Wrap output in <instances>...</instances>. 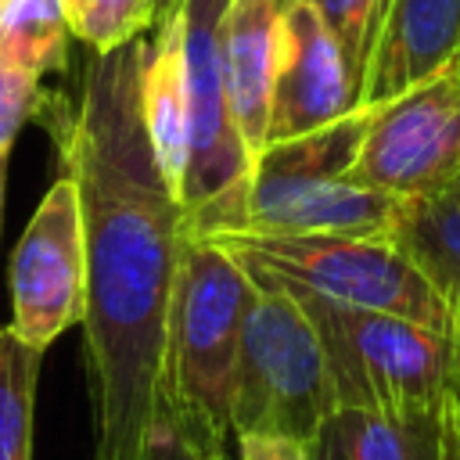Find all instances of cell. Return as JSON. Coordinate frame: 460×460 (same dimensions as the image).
<instances>
[{
    "instance_id": "obj_18",
    "label": "cell",
    "mask_w": 460,
    "mask_h": 460,
    "mask_svg": "<svg viewBox=\"0 0 460 460\" xmlns=\"http://www.w3.org/2000/svg\"><path fill=\"white\" fill-rule=\"evenodd\" d=\"M158 0H75L72 36L83 40L93 54H104L151 29L158 22Z\"/></svg>"
},
{
    "instance_id": "obj_27",
    "label": "cell",
    "mask_w": 460,
    "mask_h": 460,
    "mask_svg": "<svg viewBox=\"0 0 460 460\" xmlns=\"http://www.w3.org/2000/svg\"><path fill=\"white\" fill-rule=\"evenodd\" d=\"M381 7H385V0H377V11H374V25H377V14H381ZM370 36H374V29H370ZM370 47V43H367Z\"/></svg>"
},
{
    "instance_id": "obj_4",
    "label": "cell",
    "mask_w": 460,
    "mask_h": 460,
    "mask_svg": "<svg viewBox=\"0 0 460 460\" xmlns=\"http://www.w3.org/2000/svg\"><path fill=\"white\" fill-rule=\"evenodd\" d=\"M288 291L302 302L320 334L334 410L392 417L446 413L456 377L453 334L428 331L402 316L338 305L295 288Z\"/></svg>"
},
{
    "instance_id": "obj_7",
    "label": "cell",
    "mask_w": 460,
    "mask_h": 460,
    "mask_svg": "<svg viewBox=\"0 0 460 460\" xmlns=\"http://www.w3.org/2000/svg\"><path fill=\"white\" fill-rule=\"evenodd\" d=\"M345 176L399 201H420L453 183L460 176V61L359 111Z\"/></svg>"
},
{
    "instance_id": "obj_31",
    "label": "cell",
    "mask_w": 460,
    "mask_h": 460,
    "mask_svg": "<svg viewBox=\"0 0 460 460\" xmlns=\"http://www.w3.org/2000/svg\"><path fill=\"white\" fill-rule=\"evenodd\" d=\"M0 11H4V4H0Z\"/></svg>"
},
{
    "instance_id": "obj_25",
    "label": "cell",
    "mask_w": 460,
    "mask_h": 460,
    "mask_svg": "<svg viewBox=\"0 0 460 460\" xmlns=\"http://www.w3.org/2000/svg\"><path fill=\"white\" fill-rule=\"evenodd\" d=\"M313 456H316V460H345V456L338 453V446H334L323 431H320V438H316V446H313Z\"/></svg>"
},
{
    "instance_id": "obj_19",
    "label": "cell",
    "mask_w": 460,
    "mask_h": 460,
    "mask_svg": "<svg viewBox=\"0 0 460 460\" xmlns=\"http://www.w3.org/2000/svg\"><path fill=\"white\" fill-rule=\"evenodd\" d=\"M40 79L43 75H36L32 68L0 54V155H11V144L22 133V126L40 115L43 104Z\"/></svg>"
},
{
    "instance_id": "obj_29",
    "label": "cell",
    "mask_w": 460,
    "mask_h": 460,
    "mask_svg": "<svg viewBox=\"0 0 460 460\" xmlns=\"http://www.w3.org/2000/svg\"><path fill=\"white\" fill-rule=\"evenodd\" d=\"M158 4H162V7H165V0H158ZM158 14H162V11H158Z\"/></svg>"
},
{
    "instance_id": "obj_11",
    "label": "cell",
    "mask_w": 460,
    "mask_h": 460,
    "mask_svg": "<svg viewBox=\"0 0 460 460\" xmlns=\"http://www.w3.org/2000/svg\"><path fill=\"white\" fill-rule=\"evenodd\" d=\"M460 61V0H385L352 111H367Z\"/></svg>"
},
{
    "instance_id": "obj_14",
    "label": "cell",
    "mask_w": 460,
    "mask_h": 460,
    "mask_svg": "<svg viewBox=\"0 0 460 460\" xmlns=\"http://www.w3.org/2000/svg\"><path fill=\"white\" fill-rule=\"evenodd\" d=\"M392 241L442 291L449 309L460 305V176L431 198L406 201Z\"/></svg>"
},
{
    "instance_id": "obj_2",
    "label": "cell",
    "mask_w": 460,
    "mask_h": 460,
    "mask_svg": "<svg viewBox=\"0 0 460 460\" xmlns=\"http://www.w3.org/2000/svg\"><path fill=\"white\" fill-rule=\"evenodd\" d=\"M356 140H359V111L345 115L341 122L320 133L262 147L252 169L244 172V180H237L219 198L187 208L190 234L392 237L406 201L352 183L345 176L356 155Z\"/></svg>"
},
{
    "instance_id": "obj_23",
    "label": "cell",
    "mask_w": 460,
    "mask_h": 460,
    "mask_svg": "<svg viewBox=\"0 0 460 460\" xmlns=\"http://www.w3.org/2000/svg\"><path fill=\"white\" fill-rule=\"evenodd\" d=\"M453 345H456V377H453V395H449V420L460 431V305H453Z\"/></svg>"
},
{
    "instance_id": "obj_20",
    "label": "cell",
    "mask_w": 460,
    "mask_h": 460,
    "mask_svg": "<svg viewBox=\"0 0 460 460\" xmlns=\"http://www.w3.org/2000/svg\"><path fill=\"white\" fill-rule=\"evenodd\" d=\"M305 4H313V7L320 11V18H323L327 29L334 32V40L341 43L345 61H349V68H352V83L359 86L377 0H305ZM352 101H356V97H352Z\"/></svg>"
},
{
    "instance_id": "obj_17",
    "label": "cell",
    "mask_w": 460,
    "mask_h": 460,
    "mask_svg": "<svg viewBox=\"0 0 460 460\" xmlns=\"http://www.w3.org/2000/svg\"><path fill=\"white\" fill-rule=\"evenodd\" d=\"M43 352L0 327V460H32V406Z\"/></svg>"
},
{
    "instance_id": "obj_22",
    "label": "cell",
    "mask_w": 460,
    "mask_h": 460,
    "mask_svg": "<svg viewBox=\"0 0 460 460\" xmlns=\"http://www.w3.org/2000/svg\"><path fill=\"white\" fill-rule=\"evenodd\" d=\"M144 460H190V453L183 449V442L176 438V431L162 420H155V431L147 438V449H144Z\"/></svg>"
},
{
    "instance_id": "obj_21",
    "label": "cell",
    "mask_w": 460,
    "mask_h": 460,
    "mask_svg": "<svg viewBox=\"0 0 460 460\" xmlns=\"http://www.w3.org/2000/svg\"><path fill=\"white\" fill-rule=\"evenodd\" d=\"M237 460H316L309 442L284 438V435H237Z\"/></svg>"
},
{
    "instance_id": "obj_13",
    "label": "cell",
    "mask_w": 460,
    "mask_h": 460,
    "mask_svg": "<svg viewBox=\"0 0 460 460\" xmlns=\"http://www.w3.org/2000/svg\"><path fill=\"white\" fill-rule=\"evenodd\" d=\"M140 119L155 165L169 194L183 205L187 180V65H183V7L158 14L155 36L140 50ZM187 208V205H183Z\"/></svg>"
},
{
    "instance_id": "obj_12",
    "label": "cell",
    "mask_w": 460,
    "mask_h": 460,
    "mask_svg": "<svg viewBox=\"0 0 460 460\" xmlns=\"http://www.w3.org/2000/svg\"><path fill=\"white\" fill-rule=\"evenodd\" d=\"M284 50L280 0H226L219 14V68L237 137L255 162L266 144L270 93Z\"/></svg>"
},
{
    "instance_id": "obj_1",
    "label": "cell",
    "mask_w": 460,
    "mask_h": 460,
    "mask_svg": "<svg viewBox=\"0 0 460 460\" xmlns=\"http://www.w3.org/2000/svg\"><path fill=\"white\" fill-rule=\"evenodd\" d=\"M140 50L93 54L79 101L43 93L40 115L72 172L86 237V359L97 460H144L158 420V367L187 208L169 194L140 119Z\"/></svg>"
},
{
    "instance_id": "obj_28",
    "label": "cell",
    "mask_w": 460,
    "mask_h": 460,
    "mask_svg": "<svg viewBox=\"0 0 460 460\" xmlns=\"http://www.w3.org/2000/svg\"><path fill=\"white\" fill-rule=\"evenodd\" d=\"M72 7H75V0H68V11H72Z\"/></svg>"
},
{
    "instance_id": "obj_9",
    "label": "cell",
    "mask_w": 460,
    "mask_h": 460,
    "mask_svg": "<svg viewBox=\"0 0 460 460\" xmlns=\"http://www.w3.org/2000/svg\"><path fill=\"white\" fill-rule=\"evenodd\" d=\"M226 0H183V65H187V180L183 205L198 208L230 190L252 169L237 137L223 68H219V14Z\"/></svg>"
},
{
    "instance_id": "obj_8",
    "label": "cell",
    "mask_w": 460,
    "mask_h": 460,
    "mask_svg": "<svg viewBox=\"0 0 460 460\" xmlns=\"http://www.w3.org/2000/svg\"><path fill=\"white\" fill-rule=\"evenodd\" d=\"M11 331L36 352H47L86 309V237L79 187L72 172L47 187L11 259Z\"/></svg>"
},
{
    "instance_id": "obj_26",
    "label": "cell",
    "mask_w": 460,
    "mask_h": 460,
    "mask_svg": "<svg viewBox=\"0 0 460 460\" xmlns=\"http://www.w3.org/2000/svg\"><path fill=\"white\" fill-rule=\"evenodd\" d=\"M7 158H11V155H0V219H4V187H7Z\"/></svg>"
},
{
    "instance_id": "obj_3",
    "label": "cell",
    "mask_w": 460,
    "mask_h": 460,
    "mask_svg": "<svg viewBox=\"0 0 460 460\" xmlns=\"http://www.w3.org/2000/svg\"><path fill=\"white\" fill-rule=\"evenodd\" d=\"M252 291L248 270L230 252L187 234L162 338L158 420L176 431L190 460H226L234 367Z\"/></svg>"
},
{
    "instance_id": "obj_30",
    "label": "cell",
    "mask_w": 460,
    "mask_h": 460,
    "mask_svg": "<svg viewBox=\"0 0 460 460\" xmlns=\"http://www.w3.org/2000/svg\"><path fill=\"white\" fill-rule=\"evenodd\" d=\"M0 4H7V0H0Z\"/></svg>"
},
{
    "instance_id": "obj_6",
    "label": "cell",
    "mask_w": 460,
    "mask_h": 460,
    "mask_svg": "<svg viewBox=\"0 0 460 460\" xmlns=\"http://www.w3.org/2000/svg\"><path fill=\"white\" fill-rule=\"evenodd\" d=\"M255 291L241 323L230 428L316 446L334 413L320 334L302 302L277 280L248 273Z\"/></svg>"
},
{
    "instance_id": "obj_24",
    "label": "cell",
    "mask_w": 460,
    "mask_h": 460,
    "mask_svg": "<svg viewBox=\"0 0 460 460\" xmlns=\"http://www.w3.org/2000/svg\"><path fill=\"white\" fill-rule=\"evenodd\" d=\"M442 460H460V431L449 420V410L442 417Z\"/></svg>"
},
{
    "instance_id": "obj_16",
    "label": "cell",
    "mask_w": 460,
    "mask_h": 460,
    "mask_svg": "<svg viewBox=\"0 0 460 460\" xmlns=\"http://www.w3.org/2000/svg\"><path fill=\"white\" fill-rule=\"evenodd\" d=\"M72 11L68 0H7L0 11V54L36 75L61 72L68 61Z\"/></svg>"
},
{
    "instance_id": "obj_15",
    "label": "cell",
    "mask_w": 460,
    "mask_h": 460,
    "mask_svg": "<svg viewBox=\"0 0 460 460\" xmlns=\"http://www.w3.org/2000/svg\"><path fill=\"white\" fill-rule=\"evenodd\" d=\"M442 417H392L374 410H334L323 435L345 460H442Z\"/></svg>"
},
{
    "instance_id": "obj_10",
    "label": "cell",
    "mask_w": 460,
    "mask_h": 460,
    "mask_svg": "<svg viewBox=\"0 0 460 460\" xmlns=\"http://www.w3.org/2000/svg\"><path fill=\"white\" fill-rule=\"evenodd\" d=\"M284 14V50L270 93L266 144L298 140L320 133L345 115H352V68L341 43L305 0H280Z\"/></svg>"
},
{
    "instance_id": "obj_5",
    "label": "cell",
    "mask_w": 460,
    "mask_h": 460,
    "mask_svg": "<svg viewBox=\"0 0 460 460\" xmlns=\"http://www.w3.org/2000/svg\"><path fill=\"white\" fill-rule=\"evenodd\" d=\"M205 241H216L248 273L280 280L295 291H305L338 305H352V309L402 316L428 331L453 334L449 302L392 237L216 234Z\"/></svg>"
}]
</instances>
